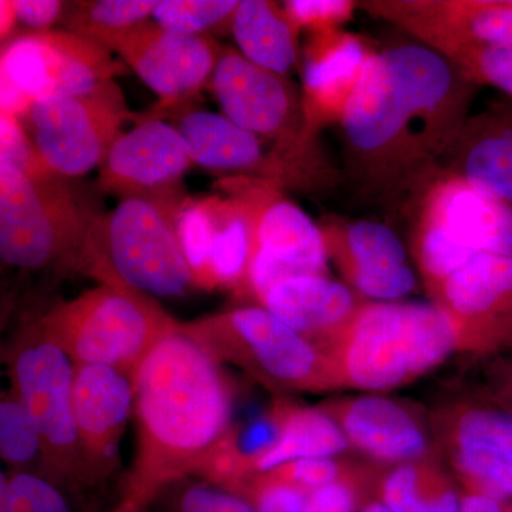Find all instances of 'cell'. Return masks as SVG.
<instances>
[{"instance_id": "obj_17", "label": "cell", "mask_w": 512, "mask_h": 512, "mask_svg": "<svg viewBox=\"0 0 512 512\" xmlns=\"http://www.w3.org/2000/svg\"><path fill=\"white\" fill-rule=\"evenodd\" d=\"M110 52L119 53L165 103H177L197 93L212 77L221 56L220 46L210 37L178 35L154 20L117 37Z\"/></svg>"}, {"instance_id": "obj_3", "label": "cell", "mask_w": 512, "mask_h": 512, "mask_svg": "<svg viewBox=\"0 0 512 512\" xmlns=\"http://www.w3.org/2000/svg\"><path fill=\"white\" fill-rule=\"evenodd\" d=\"M457 352L453 325L434 303L367 301L328 349L340 389L407 386Z\"/></svg>"}, {"instance_id": "obj_48", "label": "cell", "mask_w": 512, "mask_h": 512, "mask_svg": "<svg viewBox=\"0 0 512 512\" xmlns=\"http://www.w3.org/2000/svg\"><path fill=\"white\" fill-rule=\"evenodd\" d=\"M505 512H512V507L510 508V510H507V511H505Z\"/></svg>"}, {"instance_id": "obj_33", "label": "cell", "mask_w": 512, "mask_h": 512, "mask_svg": "<svg viewBox=\"0 0 512 512\" xmlns=\"http://www.w3.org/2000/svg\"><path fill=\"white\" fill-rule=\"evenodd\" d=\"M177 235L195 285L211 289L210 258L217 231L214 202L188 204L177 212Z\"/></svg>"}, {"instance_id": "obj_5", "label": "cell", "mask_w": 512, "mask_h": 512, "mask_svg": "<svg viewBox=\"0 0 512 512\" xmlns=\"http://www.w3.org/2000/svg\"><path fill=\"white\" fill-rule=\"evenodd\" d=\"M74 365H99L136 377L151 350L180 329L153 296L100 284L53 306L37 320Z\"/></svg>"}, {"instance_id": "obj_44", "label": "cell", "mask_w": 512, "mask_h": 512, "mask_svg": "<svg viewBox=\"0 0 512 512\" xmlns=\"http://www.w3.org/2000/svg\"><path fill=\"white\" fill-rule=\"evenodd\" d=\"M460 512H505L503 503L480 494H467L463 497Z\"/></svg>"}, {"instance_id": "obj_47", "label": "cell", "mask_w": 512, "mask_h": 512, "mask_svg": "<svg viewBox=\"0 0 512 512\" xmlns=\"http://www.w3.org/2000/svg\"><path fill=\"white\" fill-rule=\"evenodd\" d=\"M362 512H392L382 503V501H372L363 508Z\"/></svg>"}, {"instance_id": "obj_16", "label": "cell", "mask_w": 512, "mask_h": 512, "mask_svg": "<svg viewBox=\"0 0 512 512\" xmlns=\"http://www.w3.org/2000/svg\"><path fill=\"white\" fill-rule=\"evenodd\" d=\"M330 261L345 284L367 301L397 302L416 289L417 275L392 225L332 218L320 225Z\"/></svg>"}, {"instance_id": "obj_21", "label": "cell", "mask_w": 512, "mask_h": 512, "mask_svg": "<svg viewBox=\"0 0 512 512\" xmlns=\"http://www.w3.org/2000/svg\"><path fill=\"white\" fill-rule=\"evenodd\" d=\"M441 174L512 207V99L498 97L471 113L448 148Z\"/></svg>"}, {"instance_id": "obj_24", "label": "cell", "mask_w": 512, "mask_h": 512, "mask_svg": "<svg viewBox=\"0 0 512 512\" xmlns=\"http://www.w3.org/2000/svg\"><path fill=\"white\" fill-rule=\"evenodd\" d=\"M303 70V101L313 126L338 121L340 111L356 86L366 60L372 55L352 35L336 29L320 30Z\"/></svg>"}, {"instance_id": "obj_1", "label": "cell", "mask_w": 512, "mask_h": 512, "mask_svg": "<svg viewBox=\"0 0 512 512\" xmlns=\"http://www.w3.org/2000/svg\"><path fill=\"white\" fill-rule=\"evenodd\" d=\"M480 87L430 47L372 52L340 111V180L357 204L409 220L439 178Z\"/></svg>"}, {"instance_id": "obj_11", "label": "cell", "mask_w": 512, "mask_h": 512, "mask_svg": "<svg viewBox=\"0 0 512 512\" xmlns=\"http://www.w3.org/2000/svg\"><path fill=\"white\" fill-rule=\"evenodd\" d=\"M234 188L251 211L249 291L259 303L266 293L289 279L328 275L329 256L322 228L306 212L266 181H245Z\"/></svg>"}, {"instance_id": "obj_39", "label": "cell", "mask_w": 512, "mask_h": 512, "mask_svg": "<svg viewBox=\"0 0 512 512\" xmlns=\"http://www.w3.org/2000/svg\"><path fill=\"white\" fill-rule=\"evenodd\" d=\"M379 471L369 466H357L353 473L308 495L303 512H355L366 485L375 484Z\"/></svg>"}, {"instance_id": "obj_20", "label": "cell", "mask_w": 512, "mask_h": 512, "mask_svg": "<svg viewBox=\"0 0 512 512\" xmlns=\"http://www.w3.org/2000/svg\"><path fill=\"white\" fill-rule=\"evenodd\" d=\"M414 214L436 222L471 254L512 258L511 205L460 178L440 174L417 202L410 217Z\"/></svg>"}, {"instance_id": "obj_18", "label": "cell", "mask_w": 512, "mask_h": 512, "mask_svg": "<svg viewBox=\"0 0 512 512\" xmlns=\"http://www.w3.org/2000/svg\"><path fill=\"white\" fill-rule=\"evenodd\" d=\"M320 409L338 423L350 446L384 467L436 456L430 420L382 394L333 399Z\"/></svg>"}, {"instance_id": "obj_41", "label": "cell", "mask_w": 512, "mask_h": 512, "mask_svg": "<svg viewBox=\"0 0 512 512\" xmlns=\"http://www.w3.org/2000/svg\"><path fill=\"white\" fill-rule=\"evenodd\" d=\"M284 9L292 22L301 28L320 30L338 29L343 20L349 19L357 2L346 0H292Z\"/></svg>"}, {"instance_id": "obj_42", "label": "cell", "mask_w": 512, "mask_h": 512, "mask_svg": "<svg viewBox=\"0 0 512 512\" xmlns=\"http://www.w3.org/2000/svg\"><path fill=\"white\" fill-rule=\"evenodd\" d=\"M16 20L29 28L46 32L62 16L66 3L57 0H12Z\"/></svg>"}, {"instance_id": "obj_30", "label": "cell", "mask_w": 512, "mask_h": 512, "mask_svg": "<svg viewBox=\"0 0 512 512\" xmlns=\"http://www.w3.org/2000/svg\"><path fill=\"white\" fill-rule=\"evenodd\" d=\"M157 0H97L72 3L66 30L110 50L111 43L128 30L153 18Z\"/></svg>"}, {"instance_id": "obj_4", "label": "cell", "mask_w": 512, "mask_h": 512, "mask_svg": "<svg viewBox=\"0 0 512 512\" xmlns=\"http://www.w3.org/2000/svg\"><path fill=\"white\" fill-rule=\"evenodd\" d=\"M211 86L225 117L271 144L269 151L284 168L288 184L309 190L342 185L340 171L320 150L318 128L309 119L303 94L288 76L224 49Z\"/></svg>"}, {"instance_id": "obj_13", "label": "cell", "mask_w": 512, "mask_h": 512, "mask_svg": "<svg viewBox=\"0 0 512 512\" xmlns=\"http://www.w3.org/2000/svg\"><path fill=\"white\" fill-rule=\"evenodd\" d=\"M357 9L444 57L464 49H512L511 0H366Z\"/></svg>"}, {"instance_id": "obj_23", "label": "cell", "mask_w": 512, "mask_h": 512, "mask_svg": "<svg viewBox=\"0 0 512 512\" xmlns=\"http://www.w3.org/2000/svg\"><path fill=\"white\" fill-rule=\"evenodd\" d=\"M173 126L183 137L192 163L210 170L255 174L276 187L288 184L284 168L265 150L264 141L228 117L188 110L175 117Z\"/></svg>"}, {"instance_id": "obj_34", "label": "cell", "mask_w": 512, "mask_h": 512, "mask_svg": "<svg viewBox=\"0 0 512 512\" xmlns=\"http://www.w3.org/2000/svg\"><path fill=\"white\" fill-rule=\"evenodd\" d=\"M237 0H163L153 12L158 26L185 36H202V33L232 22Z\"/></svg>"}, {"instance_id": "obj_22", "label": "cell", "mask_w": 512, "mask_h": 512, "mask_svg": "<svg viewBox=\"0 0 512 512\" xmlns=\"http://www.w3.org/2000/svg\"><path fill=\"white\" fill-rule=\"evenodd\" d=\"M366 302L343 282L328 275H311L276 285L261 305L325 352Z\"/></svg>"}, {"instance_id": "obj_9", "label": "cell", "mask_w": 512, "mask_h": 512, "mask_svg": "<svg viewBox=\"0 0 512 512\" xmlns=\"http://www.w3.org/2000/svg\"><path fill=\"white\" fill-rule=\"evenodd\" d=\"M12 389L36 420L43 441L39 473L87 504L73 416L74 363L39 322L3 350Z\"/></svg>"}, {"instance_id": "obj_27", "label": "cell", "mask_w": 512, "mask_h": 512, "mask_svg": "<svg viewBox=\"0 0 512 512\" xmlns=\"http://www.w3.org/2000/svg\"><path fill=\"white\" fill-rule=\"evenodd\" d=\"M376 490L392 512H460L463 503L439 454L384 467Z\"/></svg>"}, {"instance_id": "obj_31", "label": "cell", "mask_w": 512, "mask_h": 512, "mask_svg": "<svg viewBox=\"0 0 512 512\" xmlns=\"http://www.w3.org/2000/svg\"><path fill=\"white\" fill-rule=\"evenodd\" d=\"M0 457L8 473H39L42 466V434L28 406L12 387L2 393L0 400Z\"/></svg>"}, {"instance_id": "obj_14", "label": "cell", "mask_w": 512, "mask_h": 512, "mask_svg": "<svg viewBox=\"0 0 512 512\" xmlns=\"http://www.w3.org/2000/svg\"><path fill=\"white\" fill-rule=\"evenodd\" d=\"M431 303L450 319L458 352L490 356L512 348V258L474 256Z\"/></svg>"}, {"instance_id": "obj_38", "label": "cell", "mask_w": 512, "mask_h": 512, "mask_svg": "<svg viewBox=\"0 0 512 512\" xmlns=\"http://www.w3.org/2000/svg\"><path fill=\"white\" fill-rule=\"evenodd\" d=\"M357 466L359 464H352L338 457L305 458V460L282 464L266 473L312 493L320 487L348 477Z\"/></svg>"}, {"instance_id": "obj_37", "label": "cell", "mask_w": 512, "mask_h": 512, "mask_svg": "<svg viewBox=\"0 0 512 512\" xmlns=\"http://www.w3.org/2000/svg\"><path fill=\"white\" fill-rule=\"evenodd\" d=\"M234 494L245 498L256 512H303L309 495L308 491L268 473L249 477Z\"/></svg>"}, {"instance_id": "obj_45", "label": "cell", "mask_w": 512, "mask_h": 512, "mask_svg": "<svg viewBox=\"0 0 512 512\" xmlns=\"http://www.w3.org/2000/svg\"><path fill=\"white\" fill-rule=\"evenodd\" d=\"M150 505L130 494H123L120 503L110 512H148Z\"/></svg>"}, {"instance_id": "obj_25", "label": "cell", "mask_w": 512, "mask_h": 512, "mask_svg": "<svg viewBox=\"0 0 512 512\" xmlns=\"http://www.w3.org/2000/svg\"><path fill=\"white\" fill-rule=\"evenodd\" d=\"M436 448H476L512 470V414L481 397L440 404L430 417Z\"/></svg>"}, {"instance_id": "obj_19", "label": "cell", "mask_w": 512, "mask_h": 512, "mask_svg": "<svg viewBox=\"0 0 512 512\" xmlns=\"http://www.w3.org/2000/svg\"><path fill=\"white\" fill-rule=\"evenodd\" d=\"M191 164L183 137L173 124L141 121L110 147L100 167V185L123 198L173 202L174 190Z\"/></svg>"}, {"instance_id": "obj_40", "label": "cell", "mask_w": 512, "mask_h": 512, "mask_svg": "<svg viewBox=\"0 0 512 512\" xmlns=\"http://www.w3.org/2000/svg\"><path fill=\"white\" fill-rule=\"evenodd\" d=\"M0 163H8L29 177L45 178L56 175L47 167L35 144L30 140L28 131L18 117L2 113L0 120Z\"/></svg>"}, {"instance_id": "obj_7", "label": "cell", "mask_w": 512, "mask_h": 512, "mask_svg": "<svg viewBox=\"0 0 512 512\" xmlns=\"http://www.w3.org/2000/svg\"><path fill=\"white\" fill-rule=\"evenodd\" d=\"M178 210L171 202L123 198L97 222L77 271L153 298L183 295L195 281L178 241Z\"/></svg>"}, {"instance_id": "obj_6", "label": "cell", "mask_w": 512, "mask_h": 512, "mask_svg": "<svg viewBox=\"0 0 512 512\" xmlns=\"http://www.w3.org/2000/svg\"><path fill=\"white\" fill-rule=\"evenodd\" d=\"M180 330L276 396L340 390L329 357L262 305L181 323Z\"/></svg>"}, {"instance_id": "obj_28", "label": "cell", "mask_w": 512, "mask_h": 512, "mask_svg": "<svg viewBox=\"0 0 512 512\" xmlns=\"http://www.w3.org/2000/svg\"><path fill=\"white\" fill-rule=\"evenodd\" d=\"M338 423L320 407L301 406L282 397L281 434L271 450L255 463L256 473L305 458L338 457L350 450Z\"/></svg>"}, {"instance_id": "obj_10", "label": "cell", "mask_w": 512, "mask_h": 512, "mask_svg": "<svg viewBox=\"0 0 512 512\" xmlns=\"http://www.w3.org/2000/svg\"><path fill=\"white\" fill-rule=\"evenodd\" d=\"M23 117L40 157L63 178L101 167L131 113L119 84L109 80L89 92L33 101Z\"/></svg>"}, {"instance_id": "obj_32", "label": "cell", "mask_w": 512, "mask_h": 512, "mask_svg": "<svg viewBox=\"0 0 512 512\" xmlns=\"http://www.w3.org/2000/svg\"><path fill=\"white\" fill-rule=\"evenodd\" d=\"M0 512H89L87 504L36 471L2 473Z\"/></svg>"}, {"instance_id": "obj_29", "label": "cell", "mask_w": 512, "mask_h": 512, "mask_svg": "<svg viewBox=\"0 0 512 512\" xmlns=\"http://www.w3.org/2000/svg\"><path fill=\"white\" fill-rule=\"evenodd\" d=\"M215 231L210 258L212 286L227 285L249 291L252 258V221L248 202L237 195L224 204H215Z\"/></svg>"}, {"instance_id": "obj_15", "label": "cell", "mask_w": 512, "mask_h": 512, "mask_svg": "<svg viewBox=\"0 0 512 512\" xmlns=\"http://www.w3.org/2000/svg\"><path fill=\"white\" fill-rule=\"evenodd\" d=\"M134 413V382L119 370L74 365L73 416L84 491L106 485L119 468L120 444Z\"/></svg>"}, {"instance_id": "obj_2", "label": "cell", "mask_w": 512, "mask_h": 512, "mask_svg": "<svg viewBox=\"0 0 512 512\" xmlns=\"http://www.w3.org/2000/svg\"><path fill=\"white\" fill-rule=\"evenodd\" d=\"M235 397L225 365L195 340L180 329L161 340L134 377L137 453L124 493L153 505L191 477L234 427Z\"/></svg>"}, {"instance_id": "obj_12", "label": "cell", "mask_w": 512, "mask_h": 512, "mask_svg": "<svg viewBox=\"0 0 512 512\" xmlns=\"http://www.w3.org/2000/svg\"><path fill=\"white\" fill-rule=\"evenodd\" d=\"M2 83L30 101L89 92L123 73L110 50L69 30L20 36L2 52Z\"/></svg>"}, {"instance_id": "obj_46", "label": "cell", "mask_w": 512, "mask_h": 512, "mask_svg": "<svg viewBox=\"0 0 512 512\" xmlns=\"http://www.w3.org/2000/svg\"><path fill=\"white\" fill-rule=\"evenodd\" d=\"M0 10H2V37L5 39V35H8L9 30L12 29L13 22H15V13H13L12 3L0 2Z\"/></svg>"}, {"instance_id": "obj_26", "label": "cell", "mask_w": 512, "mask_h": 512, "mask_svg": "<svg viewBox=\"0 0 512 512\" xmlns=\"http://www.w3.org/2000/svg\"><path fill=\"white\" fill-rule=\"evenodd\" d=\"M239 53L268 72L288 76L298 60L299 28L278 3L242 0L232 16Z\"/></svg>"}, {"instance_id": "obj_35", "label": "cell", "mask_w": 512, "mask_h": 512, "mask_svg": "<svg viewBox=\"0 0 512 512\" xmlns=\"http://www.w3.org/2000/svg\"><path fill=\"white\" fill-rule=\"evenodd\" d=\"M156 503L161 512H256L245 498L195 477L168 485Z\"/></svg>"}, {"instance_id": "obj_8", "label": "cell", "mask_w": 512, "mask_h": 512, "mask_svg": "<svg viewBox=\"0 0 512 512\" xmlns=\"http://www.w3.org/2000/svg\"><path fill=\"white\" fill-rule=\"evenodd\" d=\"M97 222L62 177L37 178L0 163V256L28 271L79 268Z\"/></svg>"}, {"instance_id": "obj_36", "label": "cell", "mask_w": 512, "mask_h": 512, "mask_svg": "<svg viewBox=\"0 0 512 512\" xmlns=\"http://www.w3.org/2000/svg\"><path fill=\"white\" fill-rule=\"evenodd\" d=\"M447 59L478 87H494L512 99V49H464Z\"/></svg>"}, {"instance_id": "obj_43", "label": "cell", "mask_w": 512, "mask_h": 512, "mask_svg": "<svg viewBox=\"0 0 512 512\" xmlns=\"http://www.w3.org/2000/svg\"><path fill=\"white\" fill-rule=\"evenodd\" d=\"M485 399L512 414V357L491 369Z\"/></svg>"}]
</instances>
